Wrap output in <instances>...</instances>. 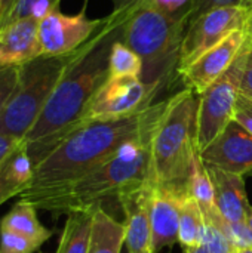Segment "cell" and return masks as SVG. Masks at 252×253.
<instances>
[{
    "label": "cell",
    "mask_w": 252,
    "mask_h": 253,
    "mask_svg": "<svg viewBox=\"0 0 252 253\" xmlns=\"http://www.w3.org/2000/svg\"><path fill=\"white\" fill-rule=\"evenodd\" d=\"M132 6L113 10L101 30L76 50L40 117L24 139L34 166L83 122L88 105L110 77L111 47L122 39Z\"/></svg>",
    "instance_id": "1"
},
{
    "label": "cell",
    "mask_w": 252,
    "mask_h": 253,
    "mask_svg": "<svg viewBox=\"0 0 252 253\" xmlns=\"http://www.w3.org/2000/svg\"><path fill=\"white\" fill-rule=\"evenodd\" d=\"M165 102L151 104L122 119L80 123L34 166L30 185L19 197L37 206L71 187L113 157L125 142L138 136L147 125L159 117Z\"/></svg>",
    "instance_id": "2"
},
{
    "label": "cell",
    "mask_w": 252,
    "mask_h": 253,
    "mask_svg": "<svg viewBox=\"0 0 252 253\" xmlns=\"http://www.w3.org/2000/svg\"><path fill=\"white\" fill-rule=\"evenodd\" d=\"M159 117L147 125L138 136L125 142L101 166L56 196L39 203L36 208L56 215L88 212L101 208L105 200H119L128 191L153 184L151 139Z\"/></svg>",
    "instance_id": "3"
},
{
    "label": "cell",
    "mask_w": 252,
    "mask_h": 253,
    "mask_svg": "<svg viewBox=\"0 0 252 253\" xmlns=\"http://www.w3.org/2000/svg\"><path fill=\"white\" fill-rule=\"evenodd\" d=\"M198 108L199 95L187 87L166 99L151 139L156 187L189 194L192 162L199 153L196 147Z\"/></svg>",
    "instance_id": "4"
},
{
    "label": "cell",
    "mask_w": 252,
    "mask_h": 253,
    "mask_svg": "<svg viewBox=\"0 0 252 253\" xmlns=\"http://www.w3.org/2000/svg\"><path fill=\"white\" fill-rule=\"evenodd\" d=\"M186 19H175L143 3L132 6L123 25L122 40L143 59L141 80L157 93L172 74L178 76V58Z\"/></svg>",
    "instance_id": "5"
},
{
    "label": "cell",
    "mask_w": 252,
    "mask_h": 253,
    "mask_svg": "<svg viewBox=\"0 0 252 253\" xmlns=\"http://www.w3.org/2000/svg\"><path fill=\"white\" fill-rule=\"evenodd\" d=\"M74 53L76 50L59 56L40 55L18 67L16 87L0 114V133L25 139Z\"/></svg>",
    "instance_id": "6"
},
{
    "label": "cell",
    "mask_w": 252,
    "mask_h": 253,
    "mask_svg": "<svg viewBox=\"0 0 252 253\" xmlns=\"http://www.w3.org/2000/svg\"><path fill=\"white\" fill-rule=\"evenodd\" d=\"M252 24V4L220 6L206 10L189 24L178 58V76L205 52L238 30Z\"/></svg>",
    "instance_id": "7"
},
{
    "label": "cell",
    "mask_w": 252,
    "mask_h": 253,
    "mask_svg": "<svg viewBox=\"0 0 252 253\" xmlns=\"http://www.w3.org/2000/svg\"><path fill=\"white\" fill-rule=\"evenodd\" d=\"M245 49L247 44L235 61V64L214 84H211L202 95H199L196 132V147L199 154L212 141H215L223 133V130L233 122L236 101L239 96Z\"/></svg>",
    "instance_id": "8"
},
{
    "label": "cell",
    "mask_w": 252,
    "mask_h": 253,
    "mask_svg": "<svg viewBox=\"0 0 252 253\" xmlns=\"http://www.w3.org/2000/svg\"><path fill=\"white\" fill-rule=\"evenodd\" d=\"M157 92L140 77H108L86 108L83 122L114 120L150 107ZM82 122V123H83Z\"/></svg>",
    "instance_id": "9"
},
{
    "label": "cell",
    "mask_w": 252,
    "mask_h": 253,
    "mask_svg": "<svg viewBox=\"0 0 252 253\" xmlns=\"http://www.w3.org/2000/svg\"><path fill=\"white\" fill-rule=\"evenodd\" d=\"M105 18L91 19L80 12L64 15L55 10L39 21V44L42 55H68L88 43L105 24Z\"/></svg>",
    "instance_id": "10"
},
{
    "label": "cell",
    "mask_w": 252,
    "mask_h": 253,
    "mask_svg": "<svg viewBox=\"0 0 252 253\" xmlns=\"http://www.w3.org/2000/svg\"><path fill=\"white\" fill-rule=\"evenodd\" d=\"M250 31L251 25L235 31L221 43L198 58L178 76L181 77L184 86L195 93L202 95L235 64L248 42Z\"/></svg>",
    "instance_id": "11"
},
{
    "label": "cell",
    "mask_w": 252,
    "mask_h": 253,
    "mask_svg": "<svg viewBox=\"0 0 252 253\" xmlns=\"http://www.w3.org/2000/svg\"><path fill=\"white\" fill-rule=\"evenodd\" d=\"M206 168L245 176L252 172V135L235 120L202 153Z\"/></svg>",
    "instance_id": "12"
},
{
    "label": "cell",
    "mask_w": 252,
    "mask_h": 253,
    "mask_svg": "<svg viewBox=\"0 0 252 253\" xmlns=\"http://www.w3.org/2000/svg\"><path fill=\"white\" fill-rule=\"evenodd\" d=\"M154 184H146L119 197L125 213V248L129 253H153L150 197Z\"/></svg>",
    "instance_id": "13"
},
{
    "label": "cell",
    "mask_w": 252,
    "mask_h": 253,
    "mask_svg": "<svg viewBox=\"0 0 252 253\" xmlns=\"http://www.w3.org/2000/svg\"><path fill=\"white\" fill-rule=\"evenodd\" d=\"M189 194H183L169 188L153 187L150 197V222H151V251L159 253L165 248L178 243L180 213L183 200Z\"/></svg>",
    "instance_id": "14"
},
{
    "label": "cell",
    "mask_w": 252,
    "mask_h": 253,
    "mask_svg": "<svg viewBox=\"0 0 252 253\" xmlns=\"http://www.w3.org/2000/svg\"><path fill=\"white\" fill-rule=\"evenodd\" d=\"M40 55L36 18L27 16L0 28V68L21 67Z\"/></svg>",
    "instance_id": "15"
},
{
    "label": "cell",
    "mask_w": 252,
    "mask_h": 253,
    "mask_svg": "<svg viewBox=\"0 0 252 253\" xmlns=\"http://www.w3.org/2000/svg\"><path fill=\"white\" fill-rule=\"evenodd\" d=\"M206 168V166H205ZM214 185L215 205L226 222H245L248 219L250 202L244 176L229 173L215 168H206Z\"/></svg>",
    "instance_id": "16"
},
{
    "label": "cell",
    "mask_w": 252,
    "mask_h": 253,
    "mask_svg": "<svg viewBox=\"0 0 252 253\" xmlns=\"http://www.w3.org/2000/svg\"><path fill=\"white\" fill-rule=\"evenodd\" d=\"M0 230L16 233L42 245L52 236V231L40 224L37 218V208L25 199L15 203L13 208L1 218Z\"/></svg>",
    "instance_id": "17"
},
{
    "label": "cell",
    "mask_w": 252,
    "mask_h": 253,
    "mask_svg": "<svg viewBox=\"0 0 252 253\" xmlns=\"http://www.w3.org/2000/svg\"><path fill=\"white\" fill-rule=\"evenodd\" d=\"M187 193L199 205L205 221L215 222V224L223 222V218L218 213V209L215 205L214 185H212L209 172L205 168V165L202 163L199 153H196L193 156L189 184H187Z\"/></svg>",
    "instance_id": "18"
},
{
    "label": "cell",
    "mask_w": 252,
    "mask_h": 253,
    "mask_svg": "<svg viewBox=\"0 0 252 253\" xmlns=\"http://www.w3.org/2000/svg\"><path fill=\"white\" fill-rule=\"evenodd\" d=\"M125 246V224L108 215L102 206L94 212L92 234L88 253H122Z\"/></svg>",
    "instance_id": "19"
},
{
    "label": "cell",
    "mask_w": 252,
    "mask_h": 253,
    "mask_svg": "<svg viewBox=\"0 0 252 253\" xmlns=\"http://www.w3.org/2000/svg\"><path fill=\"white\" fill-rule=\"evenodd\" d=\"M94 212L95 209L88 212L68 213L55 253H88L92 234Z\"/></svg>",
    "instance_id": "20"
},
{
    "label": "cell",
    "mask_w": 252,
    "mask_h": 253,
    "mask_svg": "<svg viewBox=\"0 0 252 253\" xmlns=\"http://www.w3.org/2000/svg\"><path fill=\"white\" fill-rule=\"evenodd\" d=\"M203 224H205V219H203L199 205L195 202V199L187 196L183 200L181 213H180L178 243L183 246V249L201 245Z\"/></svg>",
    "instance_id": "21"
},
{
    "label": "cell",
    "mask_w": 252,
    "mask_h": 253,
    "mask_svg": "<svg viewBox=\"0 0 252 253\" xmlns=\"http://www.w3.org/2000/svg\"><path fill=\"white\" fill-rule=\"evenodd\" d=\"M143 59L128 47L122 39L116 40L110 55V76L111 77H141Z\"/></svg>",
    "instance_id": "22"
},
{
    "label": "cell",
    "mask_w": 252,
    "mask_h": 253,
    "mask_svg": "<svg viewBox=\"0 0 252 253\" xmlns=\"http://www.w3.org/2000/svg\"><path fill=\"white\" fill-rule=\"evenodd\" d=\"M201 245L209 253H235V246L224 231V219L221 224L205 221Z\"/></svg>",
    "instance_id": "23"
},
{
    "label": "cell",
    "mask_w": 252,
    "mask_h": 253,
    "mask_svg": "<svg viewBox=\"0 0 252 253\" xmlns=\"http://www.w3.org/2000/svg\"><path fill=\"white\" fill-rule=\"evenodd\" d=\"M42 243L12 231L0 230V253H34Z\"/></svg>",
    "instance_id": "24"
},
{
    "label": "cell",
    "mask_w": 252,
    "mask_h": 253,
    "mask_svg": "<svg viewBox=\"0 0 252 253\" xmlns=\"http://www.w3.org/2000/svg\"><path fill=\"white\" fill-rule=\"evenodd\" d=\"M143 3L163 12L165 15L175 19L190 21V10L193 0H141Z\"/></svg>",
    "instance_id": "25"
},
{
    "label": "cell",
    "mask_w": 252,
    "mask_h": 253,
    "mask_svg": "<svg viewBox=\"0 0 252 253\" xmlns=\"http://www.w3.org/2000/svg\"><path fill=\"white\" fill-rule=\"evenodd\" d=\"M224 231L230 239L235 249H245L252 248V230L245 222H226L224 221Z\"/></svg>",
    "instance_id": "26"
},
{
    "label": "cell",
    "mask_w": 252,
    "mask_h": 253,
    "mask_svg": "<svg viewBox=\"0 0 252 253\" xmlns=\"http://www.w3.org/2000/svg\"><path fill=\"white\" fill-rule=\"evenodd\" d=\"M18 82V67L0 68V114L12 96Z\"/></svg>",
    "instance_id": "27"
},
{
    "label": "cell",
    "mask_w": 252,
    "mask_h": 253,
    "mask_svg": "<svg viewBox=\"0 0 252 253\" xmlns=\"http://www.w3.org/2000/svg\"><path fill=\"white\" fill-rule=\"evenodd\" d=\"M24 190H25V187L21 185V184H18L12 178L9 169H7V162H6L3 165V168L0 169V206L4 202H7L9 199H12L15 196H21V193Z\"/></svg>",
    "instance_id": "28"
},
{
    "label": "cell",
    "mask_w": 252,
    "mask_h": 253,
    "mask_svg": "<svg viewBox=\"0 0 252 253\" xmlns=\"http://www.w3.org/2000/svg\"><path fill=\"white\" fill-rule=\"evenodd\" d=\"M239 95L252 99V24L250 31V39L245 49V59L241 74V84H239Z\"/></svg>",
    "instance_id": "29"
},
{
    "label": "cell",
    "mask_w": 252,
    "mask_h": 253,
    "mask_svg": "<svg viewBox=\"0 0 252 253\" xmlns=\"http://www.w3.org/2000/svg\"><path fill=\"white\" fill-rule=\"evenodd\" d=\"M236 4H252V0H193L189 24L209 9L220 7V6H236Z\"/></svg>",
    "instance_id": "30"
},
{
    "label": "cell",
    "mask_w": 252,
    "mask_h": 253,
    "mask_svg": "<svg viewBox=\"0 0 252 253\" xmlns=\"http://www.w3.org/2000/svg\"><path fill=\"white\" fill-rule=\"evenodd\" d=\"M233 120L239 123L248 133L252 135V99L239 95L236 101L235 108V117Z\"/></svg>",
    "instance_id": "31"
},
{
    "label": "cell",
    "mask_w": 252,
    "mask_h": 253,
    "mask_svg": "<svg viewBox=\"0 0 252 253\" xmlns=\"http://www.w3.org/2000/svg\"><path fill=\"white\" fill-rule=\"evenodd\" d=\"M39 1V0H16V3L13 4V7L10 9V12L7 13V16L3 19L0 28L6 27L7 24L10 22H15L18 19H22V18H27L30 16V12H31V7L33 4Z\"/></svg>",
    "instance_id": "32"
},
{
    "label": "cell",
    "mask_w": 252,
    "mask_h": 253,
    "mask_svg": "<svg viewBox=\"0 0 252 253\" xmlns=\"http://www.w3.org/2000/svg\"><path fill=\"white\" fill-rule=\"evenodd\" d=\"M24 141L16 139L13 136L0 133V169L3 168V165L7 162V159L18 150V147L22 144Z\"/></svg>",
    "instance_id": "33"
},
{
    "label": "cell",
    "mask_w": 252,
    "mask_h": 253,
    "mask_svg": "<svg viewBox=\"0 0 252 253\" xmlns=\"http://www.w3.org/2000/svg\"><path fill=\"white\" fill-rule=\"evenodd\" d=\"M16 3V0H4V3H3V19L7 16V13L10 12V9L13 7V4ZM3 22V21H1Z\"/></svg>",
    "instance_id": "34"
},
{
    "label": "cell",
    "mask_w": 252,
    "mask_h": 253,
    "mask_svg": "<svg viewBox=\"0 0 252 253\" xmlns=\"http://www.w3.org/2000/svg\"><path fill=\"white\" fill-rule=\"evenodd\" d=\"M184 252L186 253H209L202 245H198V246H193V248H187V249H184Z\"/></svg>",
    "instance_id": "35"
},
{
    "label": "cell",
    "mask_w": 252,
    "mask_h": 253,
    "mask_svg": "<svg viewBox=\"0 0 252 253\" xmlns=\"http://www.w3.org/2000/svg\"><path fill=\"white\" fill-rule=\"evenodd\" d=\"M235 253H252V248H245V249H236Z\"/></svg>",
    "instance_id": "36"
},
{
    "label": "cell",
    "mask_w": 252,
    "mask_h": 253,
    "mask_svg": "<svg viewBox=\"0 0 252 253\" xmlns=\"http://www.w3.org/2000/svg\"><path fill=\"white\" fill-rule=\"evenodd\" d=\"M248 225H250V228L252 230V208H250V212H248Z\"/></svg>",
    "instance_id": "37"
},
{
    "label": "cell",
    "mask_w": 252,
    "mask_h": 253,
    "mask_svg": "<svg viewBox=\"0 0 252 253\" xmlns=\"http://www.w3.org/2000/svg\"><path fill=\"white\" fill-rule=\"evenodd\" d=\"M3 3H4V0H0V25L3 21Z\"/></svg>",
    "instance_id": "38"
},
{
    "label": "cell",
    "mask_w": 252,
    "mask_h": 253,
    "mask_svg": "<svg viewBox=\"0 0 252 253\" xmlns=\"http://www.w3.org/2000/svg\"><path fill=\"white\" fill-rule=\"evenodd\" d=\"M122 253H129V252H128V249H126L125 246H123V249H122Z\"/></svg>",
    "instance_id": "39"
}]
</instances>
